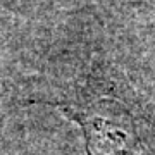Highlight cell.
I'll return each instance as SVG.
<instances>
[{
  "mask_svg": "<svg viewBox=\"0 0 155 155\" xmlns=\"http://www.w3.org/2000/svg\"><path fill=\"white\" fill-rule=\"evenodd\" d=\"M52 107L81 126L88 155H143L133 133L121 126L119 112L109 110L107 104L90 107L52 104Z\"/></svg>",
  "mask_w": 155,
  "mask_h": 155,
  "instance_id": "obj_1",
  "label": "cell"
}]
</instances>
